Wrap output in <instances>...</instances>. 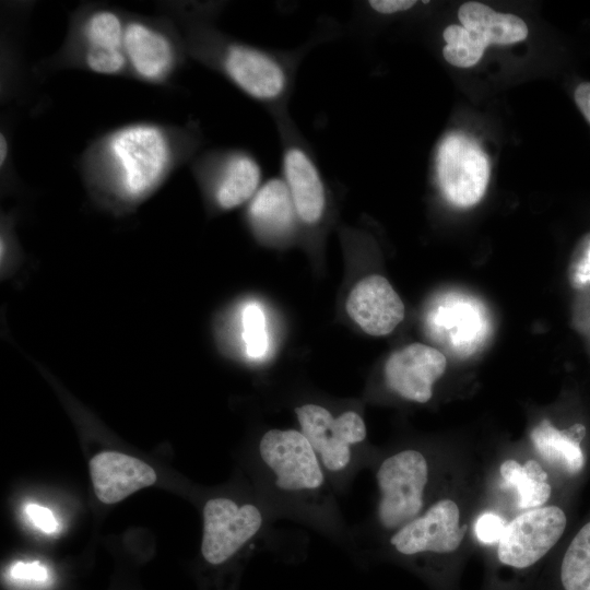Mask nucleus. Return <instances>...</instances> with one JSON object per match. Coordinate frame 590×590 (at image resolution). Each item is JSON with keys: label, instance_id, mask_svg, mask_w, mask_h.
<instances>
[{"label": "nucleus", "instance_id": "obj_17", "mask_svg": "<svg viewBox=\"0 0 590 590\" xmlns=\"http://www.w3.org/2000/svg\"><path fill=\"white\" fill-rule=\"evenodd\" d=\"M346 312L366 333L375 337L392 332L404 318V305L381 275L357 282L346 300Z\"/></svg>", "mask_w": 590, "mask_h": 590}, {"label": "nucleus", "instance_id": "obj_8", "mask_svg": "<svg viewBox=\"0 0 590 590\" xmlns=\"http://www.w3.org/2000/svg\"><path fill=\"white\" fill-rule=\"evenodd\" d=\"M122 49L129 75L152 85L168 83L188 57L179 27L166 14L128 13Z\"/></svg>", "mask_w": 590, "mask_h": 590}, {"label": "nucleus", "instance_id": "obj_10", "mask_svg": "<svg viewBox=\"0 0 590 590\" xmlns=\"http://www.w3.org/2000/svg\"><path fill=\"white\" fill-rule=\"evenodd\" d=\"M281 145V173L290 190L297 221L318 228L328 211V189L310 143L287 111L272 117Z\"/></svg>", "mask_w": 590, "mask_h": 590}, {"label": "nucleus", "instance_id": "obj_30", "mask_svg": "<svg viewBox=\"0 0 590 590\" xmlns=\"http://www.w3.org/2000/svg\"><path fill=\"white\" fill-rule=\"evenodd\" d=\"M576 276L580 282H587L590 280V250L588 251L583 262L579 266Z\"/></svg>", "mask_w": 590, "mask_h": 590}, {"label": "nucleus", "instance_id": "obj_15", "mask_svg": "<svg viewBox=\"0 0 590 590\" xmlns=\"http://www.w3.org/2000/svg\"><path fill=\"white\" fill-rule=\"evenodd\" d=\"M587 428L581 423L558 427L548 417L533 424L528 433V446L556 479H574L587 465L583 440Z\"/></svg>", "mask_w": 590, "mask_h": 590}, {"label": "nucleus", "instance_id": "obj_16", "mask_svg": "<svg viewBox=\"0 0 590 590\" xmlns=\"http://www.w3.org/2000/svg\"><path fill=\"white\" fill-rule=\"evenodd\" d=\"M246 219L255 237L264 244H284L293 237L298 221L282 176L260 186L248 202Z\"/></svg>", "mask_w": 590, "mask_h": 590}, {"label": "nucleus", "instance_id": "obj_28", "mask_svg": "<svg viewBox=\"0 0 590 590\" xmlns=\"http://www.w3.org/2000/svg\"><path fill=\"white\" fill-rule=\"evenodd\" d=\"M575 102L590 122V82L580 83L575 91Z\"/></svg>", "mask_w": 590, "mask_h": 590}, {"label": "nucleus", "instance_id": "obj_24", "mask_svg": "<svg viewBox=\"0 0 590 590\" xmlns=\"http://www.w3.org/2000/svg\"><path fill=\"white\" fill-rule=\"evenodd\" d=\"M511 519L503 510L491 505V502L479 512L473 524V536L476 546L488 550L500 539Z\"/></svg>", "mask_w": 590, "mask_h": 590}, {"label": "nucleus", "instance_id": "obj_13", "mask_svg": "<svg viewBox=\"0 0 590 590\" xmlns=\"http://www.w3.org/2000/svg\"><path fill=\"white\" fill-rule=\"evenodd\" d=\"M428 328L435 340L452 354L468 356L487 340L491 323L481 302L470 295L450 292L435 302L428 315Z\"/></svg>", "mask_w": 590, "mask_h": 590}, {"label": "nucleus", "instance_id": "obj_29", "mask_svg": "<svg viewBox=\"0 0 590 590\" xmlns=\"http://www.w3.org/2000/svg\"><path fill=\"white\" fill-rule=\"evenodd\" d=\"M10 161V141L5 131L0 132V168L7 172Z\"/></svg>", "mask_w": 590, "mask_h": 590}, {"label": "nucleus", "instance_id": "obj_3", "mask_svg": "<svg viewBox=\"0 0 590 590\" xmlns=\"http://www.w3.org/2000/svg\"><path fill=\"white\" fill-rule=\"evenodd\" d=\"M251 455L255 492L272 516L316 530L357 564L353 528L346 523L339 496L307 438L295 428H267Z\"/></svg>", "mask_w": 590, "mask_h": 590}, {"label": "nucleus", "instance_id": "obj_14", "mask_svg": "<svg viewBox=\"0 0 590 590\" xmlns=\"http://www.w3.org/2000/svg\"><path fill=\"white\" fill-rule=\"evenodd\" d=\"M446 367L447 358L439 350L412 343L388 357L384 366V384L397 398L425 404L433 399L434 386Z\"/></svg>", "mask_w": 590, "mask_h": 590}, {"label": "nucleus", "instance_id": "obj_11", "mask_svg": "<svg viewBox=\"0 0 590 590\" xmlns=\"http://www.w3.org/2000/svg\"><path fill=\"white\" fill-rule=\"evenodd\" d=\"M190 168L216 211H229L249 202L262 185L259 161L240 148L212 149L197 154Z\"/></svg>", "mask_w": 590, "mask_h": 590}, {"label": "nucleus", "instance_id": "obj_27", "mask_svg": "<svg viewBox=\"0 0 590 590\" xmlns=\"http://www.w3.org/2000/svg\"><path fill=\"white\" fill-rule=\"evenodd\" d=\"M26 514L30 520L43 532L52 533L57 530L58 523L50 509L38 506L28 505Z\"/></svg>", "mask_w": 590, "mask_h": 590}, {"label": "nucleus", "instance_id": "obj_19", "mask_svg": "<svg viewBox=\"0 0 590 590\" xmlns=\"http://www.w3.org/2000/svg\"><path fill=\"white\" fill-rule=\"evenodd\" d=\"M90 474L95 495L104 504L118 503L156 482V473L148 463L117 451L95 455Z\"/></svg>", "mask_w": 590, "mask_h": 590}, {"label": "nucleus", "instance_id": "obj_21", "mask_svg": "<svg viewBox=\"0 0 590 590\" xmlns=\"http://www.w3.org/2000/svg\"><path fill=\"white\" fill-rule=\"evenodd\" d=\"M462 26L487 46L509 45L528 36V26L515 14L500 13L480 2H465L458 11Z\"/></svg>", "mask_w": 590, "mask_h": 590}, {"label": "nucleus", "instance_id": "obj_23", "mask_svg": "<svg viewBox=\"0 0 590 590\" xmlns=\"http://www.w3.org/2000/svg\"><path fill=\"white\" fill-rule=\"evenodd\" d=\"M241 340L245 353L251 359L262 358L269 347L266 317L256 303L246 304L240 311Z\"/></svg>", "mask_w": 590, "mask_h": 590}, {"label": "nucleus", "instance_id": "obj_26", "mask_svg": "<svg viewBox=\"0 0 590 590\" xmlns=\"http://www.w3.org/2000/svg\"><path fill=\"white\" fill-rule=\"evenodd\" d=\"M416 3L414 0H370L366 1L364 5L376 14L390 15L405 12L415 7Z\"/></svg>", "mask_w": 590, "mask_h": 590}, {"label": "nucleus", "instance_id": "obj_6", "mask_svg": "<svg viewBox=\"0 0 590 590\" xmlns=\"http://www.w3.org/2000/svg\"><path fill=\"white\" fill-rule=\"evenodd\" d=\"M567 524L565 509L555 503L514 516L488 548L485 590H521L557 548Z\"/></svg>", "mask_w": 590, "mask_h": 590}, {"label": "nucleus", "instance_id": "obj_22", "mask_svg": "<svg viewBox=\"0 0 590 590\" xmlns=\"http://www.w3.org/2000/svg\"><path fill=\"white\" fill-rule=\"evenodd\" d=\"M446 45L442 55L447 62L459 68L476 64L487 47L475 34L460 25H449L442 32Z\"/></svg>", "mask_w": 590, "mask_h": 590}, {"label": "nucleus", "instance_id": "obj_4", "mask_svg": "<svg viewBox=\"0 0 590 590\" xmlns=\"http://www.w3.org/2000/svg\"><path fill=\"white\" fill-rule=\"evenodd\" d=\"M163 8L179 27L188 57L221 74L272 117L287 111L303 58L324 38L315 37L296 49L263 48L216 26L222 3L170 2Z\"/></svg>", "mask_w": 590, "mask_h": 590}, {"label": "nucleus", "instance_id": "obj_12", "mask_svg": "<svg viewBox=\"0 0 590 590\" xmlns=\"http://www.w3.org/2000/svg\"><path fill=\"white\" fill-rule=\"evenodd\" d=\"M436 181L444 198L459 208L476 204L486 191L489 163L481 146L463 133L447 134L438 145Z\"/></svg>", "mask_w": 590, "mask_h": 590}, {"label": "nucleus", "instance_id": "obj_7", "mask_svg": "<svg viewBox=\"0 0 590 590\" xmlns=\"http://www.w3.org/2000/svg\"><path fill=\"white\" fill-rule=\"evenodd\" d=\"M299 432L316 452L337 495H345L357 474L370 469L379 447L367 439L362 414L354 408L334 411L307 401L294 408Z\"/></svg>", "mask_w": 590, "mask_h": 590}, {"label": "nucleus", "instance_id": "obj_1", "mask_svg": "<svg viewBox=\"0 0 590 590\" xmlns=\"http://www.w3.org/2000/svg\"><path fill=\"white\" fill-rule=\"evenodd\" d=\"M202 139L196 121L181 126L134 121L96 137L83 151L79 169L96 202L114 212H127L191 162Z\"/></svg>", "mask_w": 590, "mask_h": 590}, {"label": "nucleus", "instance_id": "obj_20", "mask_svg": "<svg viewBox=\"0 0 590 590\" xmlns=\"http://www.w3.org/2000/svg\"><path fill=\"white\" fill-rule=\"evenodd\" d=\"M536 590H590V519L550 556Z\"/></svg>", "mask_w": 590, "mask_h": 590}, {"label": "nucleus", "instance_id": "obj_9", "mask_svg": "<svg viewBox=\"0 0 590 590\" xmlns=\"http://www.w3.org/2000/svg\"><path fill=\"white\" fill-rule=\"evenodd\" d=\"M486 477L492 506L511 518L552 503L555 482L529 446L508 451H491Z\"/></svg>", "mask_w": 590, "mask_h": 590}, {"label": "nucleus", "instance_id": "obj_2", "mask_svg": "<svg viewBox=\"0 0 590 590\" xmlns=\"http://www.w3.org/2000/svg\"><path fill=\"white\" fill-rule=\"evenodd\" d=\"M488 452L468 464L426 507L388 535L365 558L400 565L432 590H455L460 570L476 546L473 524L489 503Z\"/></svg>", "mask_w": 590, "mask_h": 590}, {"label": "nucleus", "instance_id": "obj_18", "mask_svg": "<svg viewBox=\"0 0 590 590\" xmlns=\"http://www.w3.org/2000/svg\"><path fill=\"white\" fill-rule=\"evenodd\" d=\"M127 12L109 4L92 3L73 12L68 35L56 57L83 50L122 49Z\"/></svg>", "mask_w": 590, "mask_h": 590}, {"label": "nucleus", "instance_id": "obj_25", "mask_svg": "<svg viewBox=\"0 0 590 590\" xmlns=\"http://www.w3.org/2000/svg\"><path fill=\"white\" fill-rule=\"evenodd\" d=\"M49 576L48 568L38 560L30 563L15 562L9 570L11 581L24 587L37 588L46 586Z\"/></svg>", "mask_w": 590, "mask_h": 590}, {"label": "nucleus", "instance_id": "obj_5", "mask_svg": "<svg viewBox=\"0 0 590 590\" xmlns=\"http://www.w3.org/2000/svg\"><path fill=\"white\" fill-rule=\"evenodd\" d=\"M429 441H402L379 448L369 469L377 498L371 512L353 528L361 567L366 555L396 530L421 515L434 498L474 459Z\"/></svg>", "mask_w": 590, "mask_h": 590}]
</instances>
